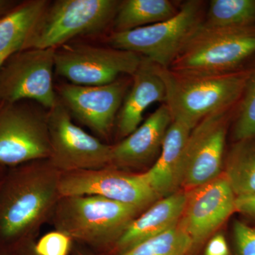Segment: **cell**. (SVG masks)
Returning a JSON list of instances; mask_svg holds the SVG:
<instances>
[{
    "mask_svg": "<svg viewBox=\"0 0 255 255\" xmlns=\"http://www.w3.org/2000/svg\"><path fill=\"white\" fill-rule=\"evenodd\" d=\"M233 236L238 255H255V228L242 221H235Z\"/></svg>",
    "mask_w": 255,
    "mask_h": 255,
    "instance_id": "obj_26",
    "label": "cell"
},
{
    "mask_svg": "<svg viewBox=\"0 0 255 255\" xmlns=\"http://www.w3.org/2000/svg\"><path fill=\"white\" fill-rule=\"evenodd\" d=\"M75 255H92L91 254H90V253H87L86 252H84L82 251H77L75 252Z\"/></svg>",
    "mask_w": 255,
    "mask_h": 255,
    "instance_id": "obj_32",
    "label": "cell"
},
{
    "mask_svg": "<svg viewBox=\"0 0 255 255\" xmlns=\"http://www.w3.org/2000/svg\"><path fill=\"white\" fill-rule=\"evenodd\" d=\"M49 162L60 172L105 168L111 166L112 145L101 142L73 123L72 116L58 100L48 111Z\"/></svg>",
    "mask_w": 255,
    "mask_h": 255,
    "instance_id": "obj_7",
    "label": "cell"
},
{
    "mask_svg": "<svg viewBox=\"0 0 255 255\" xmlns=\"http://www.w3.org/2000/svg\"><path fill=\"white\" fill-rule=\"evenodd\" d=\"M142 58L136 53L112 46H63L55 50V69L70 83L100 86L116 81L121 75L132 77Z\"/></svg>",
    "mask_w": 255,
    "mask_h": 255,
    "instance_id": "obj_8",
    "label": "cell"
},
{
    "mask_svg": "<svg viewBox=\"0 0 255 255\" xmlns=\"http://www.w3.org/2000/svg\"><path fill=\"white\" fill-rule=\"evenodd\" d=\"M0 105V164L18 165L48 159L50 155L47 113L28 105Z\"/></svg>",
    "mask_w": 255,
    "mask_h": 255,
    "instance_id": "obj_11",
    "label": "cell"
},
{
    "mask_svg": "<svg viewBox=\"0 0 255 255\" xmlns=\"http://www.w3.org/2000/svg\"><path fill=\"white\" fill-rule=\"evenodd\" d=\"M33 243H31V244H30V246H28V251L26 252L25 255H37L36 253H35L34 251H33Z\"/></svg>",
    "mask_w": 255,
    "mask_h": 255,
    "instance_id": "obj_31",
    "label": "cell"
},
{
    "mask_svg": "<svg viewBox=\"0 0 255 255\" xmlns=\"http://www.w3.org/2000/svg\"><path fill=\"white\" fill-rule=\"evenodd\" d=\"M60 177L48 159L29 162L16 172L0 199L1 237H24L51 219L60 198Z\"/></svg>",
    "mask_w": 255,
    "mask_h": 255,
    "instance_id": "obj_2",
    "label": "cell"
},
{
    "mask_svg": "<svg viewBox=\"0 0 255 255\" xmlns=\"http://www.w3.org/2000/svg\"><path fill=\"white\" fill-rule=\"evenodd\" d=\"M61 196H98L147 209L160 199L142 177L108 167L60 172Z\"/></svg>",
    "mask_w": 255,
    "mask_h": 255,
    "instance_id": "obj_12",
    "label": "cell"
},
{
    "mask_svg": "<svg viewBox=\"0 0 255 255\" xmlns=\"http://www.w3.org/2000/svg\"><path fill=\"white\" fill-rule=\"evenodd\" d=\"M227 241L221 234L216 235L206 246L205 255H229Z\"/></svg>",
    "mask_w": 255,
    "mask_h": 255,
    "instance_id": "obj_27",
    "label": "cell"
},
{
    "mask_svg": "<svg viewBox=\"0 0 255 255\" xmlns=\"http://www.w3.org/2000/svg\"><path fill=\"white\" fill-rule=\"evenodd\" d=\"M191 130L182 122L172 121L159 157L150 169L141 173L160 199L175 193L180 188L182 152Z\"/></svg>",
    "mask_w": 255,
    "mask_h": 255,
    "instance_id": "obj_18",
    "label": "cell"
},
{
    "mask_svg": "<svg viewBox=\"0 0 255 255\" xmlns=\"http://www.w3.org/2000/svg\"><path fill=\"white\" fill-rule=\"evenodd\" d=\"M187 198V192L176 191L162 199L161 198L145 212L139 215L114 245V250L117 254L177 226L184 214Z\"/></svg>",
    "mask_w": 255,
    "mask_h": 255,
    "instance_id": "obj_17",
    "label": "cell"
},
{
    "mask_svg": "<svg viewBox=\"0 0 255 255\" xmlns=\"http://www.w3.org/2000/svg\"><path fill=\"white\" fill-rule=\"evenodd\" d=\"M14 1L0 0V17L14 7Z\"/></svg>",
    "mask_w": 255,
    "mask_h": 255,
    "instance_id": "obj_30",
    "label": "cell"
},
{
    "mask_svg": "<svg viewBox=\"0 0 255 255\" xmlns=\"http://www.w3.org/2000/svg\"><path fill=\"white\" fill-rule=\"evenodd\" d=\"M73 241L65 233L55 231L44 235L33 244V251L37 255H68Z\"/></svg>",
    "mask_w": 255,
    "mask_h": 255,
    "instance_id": "obj_25",
    "label": "cell"
},
{
    "mask_svg": "<svg viewBox=\"0 0 255 255\" xmlns=\"http://www.w3.org/2000/svg\"><path fill=\"white\" fill-rule=\"evenodd\" d=\"M236 210L255 219V194L236 197Z\"/></svg>",
    "mask_w": 255,
    "mask_h": 255,
    "instance_id": "obj_28",
    "label": "cell"
},
{
    "mask_svg": "<svg viewBox=\"0 0 255 255\" xmlns=\"http://www.w3.org/2000/svg\"><path fill=\"white\" fill-rule=\"evenodd\" d=\"M238 105L211 114L191 130L182 152L180 188L191 191L221 175L228 127Z\"/></svg>",
    "mask_w": 255,
    "mask_h": 255,
    "instance_id": "obj_10",
    "label": "cell"
},
{
    "mask_svg": "<svg viewBox=\"0 0 255 255\" xmlns=\"http://www.w3.org/2000/svg\"><path fill=\"white\" fill-rule=\"evenodd\" d=\"M236 196L224 175L188 193L179 224L194 246L206 241L236 210Z\"/></svg>",
    "mask_w": 255,
    "mask_h": 255,
    "instance_id": "obj_14",
    "label": "cell"
},
{
    "mask_svg": "<svg viewBox=\"0 0 255 255\" xmlns=\"http://www.w3.org/2000/svg\"><path fill=\"white\" fill-rule=\"evenodd\" d=\"M131 82L126 78L100 86L63 83L57 90L60 102L72 117L100 136L107 137L112 132Z\"/></svg>",
    "mask_w": 255,
    "mask_h": 255,
    "instance_id": "obj_13",
    "label": "cell"
},
{
    "mask_svg": "<svg viewBox=\"0 0 255 255\" xmlns=\"http://www.w3.org/2000/svg\"><path fill=\"white\" fill-rule=\"evenodd\" d=\"M165 100V87L156 71L155 64L142 57L117 116L121 137L125 138L140 127L147 107L156 102L164 103Z\"/></svg>",
    "mask_w": 255,
    "mask_h": 255,
    "instance_id": "obj_16",
    "label": "cell"
},
{
    "mask_svg": "<svg viewBox=\"0 0 255 255\" xmlns=\"http://www.w3.org/2000/svg\"><path fill=\"white\" fill-rule=\"evenodd\" d=\"M145 210L102 196H61L51 219L55 231L73 241L93 247L114 246Z\"/></svg>",
    "mask_w": 255,
    "mask_h": 255,
    "instance_id": "obj_3",
    "label": "cell"
},
{
    "mask_svg": "<svg viewBox=\"0 0 255 255\" xmlns=\"http://www.w3.org/2000/svg\"><path fill=\"white\" fill-rule=\"evenodd\" d=\"M118 0H57L49 3L21 50L58 49L82 35L95 34L113 22Z\"/></svg>",
    "mask_w": 255,
    "mask_h": 255,
    "instance_id": "obj_6",
    "label": "cell"
},
{
    "mask_svg": "<svg viewBox=\"0 0 255 255\" xmlns=\"http://www.w3.org/2000/svg\"><path fill=\"white\" fill-rule=\"evenodd\" d=\"M204 25L219 28L255 26V0L208 1Z\"/></svg>",
    "mask_w": 255,
    "mask_h": 255,
    "instance_id": "obj_22",
    "label": "cell"
},
{
    "mask_svg": "<svg viewBox=\"0 0 255 255\" xmlns=\"http://www.w3.org/2000/svg\"><path fill=\"white\" fill-rule=\"evenodd\" d=\"M22 46L23 45L21 43H18V44L14 45V46L11 47L9 49L5 50L3 53H0V68L11 55L21 50Z\"/></svg>",
    "mask_w": 255,
    "mask_h": 255,
    "instance_id": "obj_29",
    "label": "cell"
},
{
    "mask_svg": "<svg viewBox=\"0 0 255 255\" xmlns=\"http://www.w3.org/2000/svg\"><path fill=\"white\" fill-rule=\"evenodd\" d=\"M255 55V26L209 27L203 23L169 70L183 74H219L245 68Z\"/></svg>",
    "mask_w": 255,
    "mask_h": 255,
    "instance_id": "obj_5",
    "label": "cell"
},
{
    "mask_svg": "<svg viewBox=\"0 0 255 255\" xmlns=\"http://www.w3.org/2000/svg\"><path fill=\"white\" fill-rule=\"evenodd\" d=\"M224 176L236 197L255 194V137L236 142L228 155Z\"/></svg>",
    "mask_w": 255,
    "mask_h": 255,
    "instance_id": "obj_21",
    "label": "cell"
},
{
    "mask_svg": "<svg viewBox=\"0 0 255 255\" xmlns=\"http://www.w3.org/2000/svg\"><path fill=\"white\" fill-rule=\"evenodd\" d=\"M249 66V78L236 109L233 132L236 142L255 137V61Z\"/></svg>",
    "mask_w": 255,
    "mask_h": 255,
    "instance_id": "obj_24",
    "label": "cell"
},
{
    "mask_svg": "<svg viewBox=\"0 0 255 255\" xmlns=\"http://www.w3.org/2000/svg\"><path fill=\"white\" fill-rule=\"evenodd\" d=\"M207 6L208 1L204 0H187L181 4L177 14L165 21L130 31L112 32L109 43L169 68L202 26Z\"/></svg>",
    "mask_w": 255,
    "mask_h": 255,
    "instance_id": "obj_4",
    "label": "cell"
},
{
    "mask_svg": "<svg viewBox=\"0 0 255 255\" xmlns=\"http://www.w3.org/2000/svg\"><path fill=\"white\" fill-rule=\"evenodd\" d=\"M48 4L46 0H30L15 5L0 17V53L14 45L23 44Z\"/></svg>",
    "mask_w": 255,
    "mask_h": 255,
    "instance_id": "obj_20",
    "label": "cell"
},
{
    "mask_svg": "<svg viewBox=\"0 0 255 255\" xmlns=\"http://www.w3.org/2000/svg\"><path fill=\"white\" fill-rule=\"evenodd\" d=\"M164 82V104L172 121L191 129L211 114L236 107L249 78L250 66L219 74H183L155 65Z\"/></svg>",
    "mask_w": 255,
    "mask_h": 255,
    "instance_id": "obj_1",
    "label": "cell"
},
{
    "mask_svg": "<svg viewBox=\"0 0 255 255\" xmlns=\"http://www.w3.org/2000/svg\"><path fill=\"white\" fill-rule=\"evenodd\" d=\"M172 122L168 107L165 104L160 106L136 130L112 145L110 167L138 168L157 159Z\"/></svg>",
    "mask_w": 255,
    "mask_h": 255,
    "instance_id": "obj_15",
    "label": "cell"
},
{
    "mask_svg": "<svg viewBox=\"0 0 255 255\" xmlns=\"http://www.w3.org/2000/svg\"><path fill=\"white\" fill-rule=\"evenodd\" d=\"M54 48L20 50L0 68V101L16 103L36 101L45 108H53L58 99L53 82Z\"/></svg>",
    "mask_w": 255,
    "mask_h": 255,
    "instance_id": "obj_9",
    "label": "cell"
},
{
    "mask_svg": "<svg viewBox=\"0 0 255 255\" xmlns=\"http://www.w3.org/2000/svg\"><path fill=\"white\" fill-rule=\"evenodd\" d=\"M194 248L191 238L179 223L166 232L117 255H189Z\"/></svg>",
    "mask_w": 255,
    "mask_h": 255,
    "instance_id": "obj_23",
    "label": "cell"
},
{
    "mask_svg": "<svg viewBox=\"0 0 255 255\" xmlns=\"http://www.w3.org/2000/svg\"><path fill=\"white\" fill-rule=\"evenodd\" d=\"M181 4L170 0L121 1L113 21L114 31H130L165 21L177 14Z\"/></svg>",
    "mask_w": 255,
    "mask_h": 255,
    "instance_id": "obj_19",
    "label": "cell"
}]
</instances>
